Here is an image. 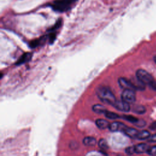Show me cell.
<instances>
[{"mask_svg": "<svg viewBox=\"0 0 156 156\" xmlns=\"http://www.w3.org/2000/svg\"><path fill=\"white\" fill-rule=\"evenodd\" d=\"M151 136V134L148 130H143L140 132H138V133L136 136V139L140 140H144L148 139Z\"/></svg>", "mask_w": 156, "mask_h": 156, "instance_id": "7c38bea8", "label": "cell"}, {"mask_svg": "<svg viewBox=\"0 0 156 156\" xmlns=\"http://www.w3.org/2000/svg\"><path fill=\"white\" fill-rule=\"evenodd\" d=\"M77 1V0H55L51 6L55 11L63 12L71 9Z\"/></svg>", "mask_w": 156, "mask_h": 156, "instance_id": "7a4b0ae2", "label": "cell"}, {"mask_svg": "<svg viewBox=\"0 0 156 156\" xmlns=\"http://www.w3.org/2000/svg\"><path fill=\"white\" fill-rule=\"evenodd\" d=\"M134 146V151L136 154H142L146 152L149 149V146L146 143H140Z\"/></svg>", "mask_w": 156, "mask_h": 156, "instance_id": "ba28073f", "label": "cell"}, {"mask_svg": "<svg viewBox=\"0 0 156 156\" xmlns=\"http://www.w3.org/2000/svg\"><path fill=\"white\" fill-rule=\"evenodd\" d=\"M135 125L138 127H143L146 125V121L143 119H138V121L135 123Z\"/></svg>", "mask_w": 156, "mask_h": 156, "instance_id": "44dd1931", "label": "cell"}, {"mask_svg": "<svg viewBox=\"0 0 156 156\" xmlns=\"http://www.w3.org/2000/svg\"><path fill=\"white\" fill-rule=\"evenodd\" d=\"M118 83L121 88L125 89H131L133 90H136L133 84L132 83L130 80H128L124 77H120L118 79Z\"/></svg>", "mask_w": 156, "mask_h": 156, "instance_id": "8992f818", "label": "cell"}, {"mask_svg": "<svg viewBox=\"0 0 156 156\" xmlns=\"http://www.w3.org/2000/svg\"><path fill=\"white\" fill-rule=\"evenodd\" d=\"M146 152L151 156H156V145L149 147Z\"/></svg>", "mask_w": 156, "mask_h": 156, "instance_id": "ffe728a7", "label": "cell"}, {"mask_svg": "<svg viewBox=\"0 0 156 156\" xmlns=\"http://www.w3.org/2000/svg\"><path fill=\"white\" fill-rule=\"evenodd\" d=\"M46 40V37H42L37 40H33L32 41L30 42V46L32 48H36L37 46H38L39 45H40L41 44H42L43 42H44V41Z\"/></svg>", "mask_w": 156, "mask_h": 156, "instance_id": "9a60e30c", "label": "cell"}, {"mask_svg": "<svg viewBox=\"0 0 156 156\" xmlns=\"http://www.w3.org/2000/svg\"><path fill=\"white\" fill-rule=\"evenodd\" d=\"M127 126L124 125L123 123L118 121H115L110 124L109 129L112 132H116V131H121L123 132L124 129Z\"/></svg>", "mask_w": 156, "mask_h": 156, "instance_id": "52a82bcc", "label": "cell"}, {"mask_svg": "<svg viewBox=\"0 0 156 156\" xmlns=\"http://www.w3.org/2000/svg\"><path fill=\"white\" fill-rule=\"evenodd\" d=\"M121 99L129 104L133 103L136 100L135 90L131 89L124 90L121 93Z\"/></svg>", "mask_w": 156, "mask_h": 156, "instance_id": "277c9868", "label": "cell"}, {"mask_svg": "<svg viewBox=\"0 0 156 156\" xmlns=\"http://www.w3.org/2000/svg\"><path fill=\"white\" fill-rule=\"evenodd\" d=\"M126 154H127L128 155H132L133 154L135 153V151H134V146H129V147H127L126 149Z\"/></svg>", "mask_w": 156, "mask_h": 156, "instance_id": "7402d4cb", "label": "cell"}, {"mask_svg": "<svg viewBox=\"0 0 156 156\" xmlns=\"http://www.w3.org/2000/svg\"><path fill=\"white\" fill-rule=\"evenodd\" d=\"M113 106L117 110L124 112H128L130 110V104L124 101L122 99L116 100Z\"/></svg>", "mask_w": 156, "mask_h": 156, "instance_id": "5b68a950", "label": "cell"}, {"mask_svg": "<svg viewBox=\"0 0 156 156\" xmlns=\"http://www.w3.org/2000/svg\"><path fill=\"white\" fill-rule=\"evenodd\" d=\"M149 86H150V87H151L152 90L156 91V81L154 80V81L149 85Z\"/></svg>", "mask_w": 156, "mask_h": 156, "instance_id": "d4e9b609", "label": "cell"}, {"mask_svg": "<svg viewBox=\"0 0 156 156\" xmlns=\"http://www.w3.org/2000/svg\"><path fill=\"white\" fill-rule=\"evenodd\" d=\"M96 124L99 129H105L109 127L110 123L107 120L102 119H98L96 121Z\"/></svg>", "mask_w": 156, "mask_h": 156, "instance_id": "8fae6325", "label": "cell"}, {"mask_svg": "<svg viewBox=\"0 0 156 156\" xmlns=\"http://www.w3.org/2000/svg\"><path fill=\"white\" fill-rule=\"evenodd\" d=\"M82 142L85 146H91L96 144V140L93 136H86L83 139Z\"/></svg>", "mask_w": 156, "mask_h": 156, "instance_id": "4fadbf2b", "label": "cell"}, {"mask_svg": "<svg viewBox=\"0 0 156 156\" xmlns=\"http://www.w3.org/2000/svg\"><path fill=\"white\" fill-rule=\"evenodd\" d=\"M123 132L124 133L125 135H126L127 136L131 138H136L138 133V131L136 129L127 126L124 129Z\"/></svg>", "mask_w": 156, "mask_h": 156, "instance_id": "9c48e42d", "label": "cell"}, {"mask_svg": "<svg viewBox=\"0 0 156 156\" xmlns=\"http://www.w3.org/2000/svg\"><path fill=\"white\" fill-rule=\"evenodd\" d=\"M149 128L151 130H155V129H156V121L152 122L151 124V125L149 126Z\"/></svg>", "mask_w": 156, "mask_h": 156, "instance_id": "cb8c5ba5", "label": "cell"}, {"mask_svg": "<svg viewBox=\"0 0 156 156\" xmlns=\"http://www.w3.org/2000/svg\"><path fill=\"white\" fill-rule=\"evenodd\" d=\"M154 60L155 63H156V55H155V56L154 57Z\"/></svg>", "mask_w": 156, "mask_h": 156, "instance_id": "484cf974", "label": "cell"}, {"mask_svg": "<svg viewBox=\"0 0 156 156\" xmlns=\"http://www.w3.org/2000/svg\"><path fill=\"white\" fill-rule=\"evenodd\" d=\"M98 97L104 103L113 105L116 99L113 93L106 87H99L96 90Z\"/></svg>", "mask_w": 156, "mask_h": 156, "instance_id": "6da1fadb", "label": "cell"}, {"mask_svg": "<svg viewBox=\"0 0 156 156\" xmlns=\"http://www.w3.org/2000/svg\"><path fill=\"white\" fill-rule=\"evenodd\" d=\"M98 145L99 146V147L102 149L104 150H106L108 149V143L107 142V141L104 139V138H101L98 141Z\"/></svg>", "mask_w": 156, "mask_h": 156, "instance_id": "ac0fdd59", "label": "cell"}, {"mask_svg": "<svg viewBox=\"0 0 156 156\" xmlns=\"http://www.w3.org/2000/svg\"><path fill=\"white\" fill-rule=\"evenodd\" d=\"M92 110L96 113H104L107 110L105 107L101 104H94L92 107Z\"/></svg>", "mask_w": 156, "mask_h": 156, "instance_id": "5bb4252c", "label": "cell"}, {"mask_svg": "<svg viewBox=\"0 0 156 156\" xmlns=\"http://www.w3.org/2000/svg\"><path fill=\"white\" fill-rule=\"evenodd\" d=\"M31 57H32V54L31 53H29V52H26V53H24L23 54L21 57L18 60V61L16 62V65H21L24 63H26L28 61H29L31 58Z\"/></svg>", "mask_w": 156, "mask_h": 156, "instance_id": "30bf717a", "label": "cell"}, {"mask_svg": "<svg viewBox=\"0 0 156 156\" xmlns=\"http://www.w3.org/2000/svg\"><path fill=\"white\" fill-rule=\"evenodd\" d=\"M148 141L151 143H155L156 142V133L152 135L148 138Z\"/></svg>", "mask_w": 156, "mask_h": 156, "instance_id": "603a6c76", "label": "cell"}, {"mask_svg": "<svg viewBox=\"0 0 156 156\" xmlns=\"http://www.w3.org/2000/svg\"><path fill=\"white\" fill-rule=\"evenodd\" d=\"M132 110L134 113L137 114H143L146 112V108L143 105H136L133 107Z\"/></svg>", "mask_w": 156, "mask_h": 156, "instance_id": "2e32d148", "label": "cell"}, {"mask_svg": "<svg viewBox=\"0 0 156 156\" xmlns=\"http://www.w3.org/2000/svg\"><path fill=\"white\" fill-rule=\"evenodd\" d=\"M105 116L106 118H107L108 119H117L118 118H119V116L115 113V112H110V111H107L106 110L104 113Z\"/></svg>", "mask_w": 156, "mask_h": 156, "instance_id": "e0dca14e", "label": "cell"}, {"mask_svg": "<svg viewBox=\"0 0 156 156\" xmlns=\"http://www.w3.org/2000/svg\"><path fill=\"white\" fill-rule=\"evenodd\" d=\"M136 77L144 84L148 85H149L154 80L151 74L143 69H139L136 71Z\"/></svg>", "mask_w": 156, "mask_h": 156, "instance_id": "3957f363", "label": "cell"}, {"mask_svg": "<svg viewBox=\"0 0 156 156\" xmlns=\"http://www.w3.org/2000/svg\"><path fill=\"white\" fill-rule=\"evenodd\" d=\"M122 118L125 119L127 120L130 122H132L133 124H135V122H136L138 121V119L133 116L132 115H124L122 116Z\"/></svg>", "mask_w": 156, "mask_h": 156, "instance_id": "d6986e66", "label": "cell"}]
</instances>
